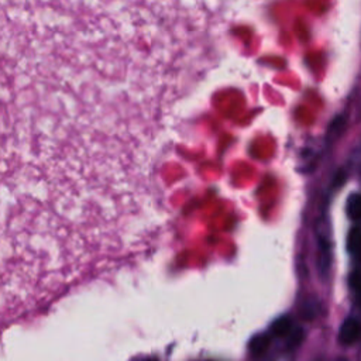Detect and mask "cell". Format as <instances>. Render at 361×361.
<instances>
[{"instance_id": "obj_1", "label": "cell", "mask_w": 361, "mask_h": 361, "mask_svg": "<svg viewBox=\"0 0 361 361\" xmlns=\"http://www.w3.org/2000/svg\"><path fill=\"white\" fill-rule=\"evenodd\" d=\"M86 192L0 102V243L65 257Z\"/></svg>"}, {"instance_id": "obj_9", "label": "cell", "mask_w": 361, "mask_h": 361, "mask_svg": "<svg viewBox=\"0 0 361 361\" xmlns=\"http://www.w3.org/2000/svg\"><path fill=\"white\" fill-rule=\"evenodd\" d=\"M348 283H350V288L354 293L361 292V269H355L350 274Z\"/></svg>"}, {"instance_id": "obj_8", "label": "cell", "mask_w": 361, "mask_h": 361, "mask_svg": "<svg viewBox=\"0 0 361 361\" xmlns=\"http://www.w3.org/2000/svg\"><path fill=\"white\" fill-rule=\"evenodd\" d=\"M319 307H320V303L316 298H306L303 300V303L300 305V316L305 319V320H312L317 316L319 313Z\"/></svg>"}, {"instance_id": "obj_11", "label": "cell", "mask_w": 361, "mask_h": 361, "mask_svg": "<svg viewBox=\"0 0 361 361\" xmlns=\"http://www.w3.org/2000/svg\"><path fill=\"white\" fill-rule=\"evenodd\" d=\"M360 172H361V169H360Z\"/></svg>"}, {"instance_id": "obj_3", "label": "cell", "mask_w": 361, "mask_h": 361, "mask_svg": "<svg viewBox=\"0 0 361 361\" xmlns=\"http://www.w3.org/2000/svg\"><path fill=\"white\" fill-rule=\"evenodd\" d=\"M361 337V322L355 317H347L338 330V341L343 345H351Z\"/></svg>"}, {"instance_id": "obj_10", "label": "cell", "mask_w": 361, "mask_h": 361, "mask_svg": "<svg viewBox=\"0 0 361 361\" xmlns=\"http://www.w3.org/2000/svg\"><path fill=\"white\" fill-rule=\"evenodd\" d=\"M354 295H355V302H357V305L361 307V292L354 293Z\"/></svg>"}, {"instance_id": "obj_5", "label": "cell", "mask_w": 361, "mask_h": 361, "mask_svg": "<svg viewBox=\"0 0 361 361\" xmlns=\"http://www.w3.org/2000/svg\"><path fill=\"white\" fill-rule=\"evenodd\" d=\"M271 340H272V336L269 331L254 336L250 341V353L255 357L264 355L271 345Z\"/></svg>"}, {"instance_id": "obj_7", "label": "cell", "mask_w": 361, "mask_h": 361, "mask_svg": "<svg viewBox=\"0 0 361 361\" xmlns=\"http://www.w3.org/2000/svg\"><path fill=\"white\" fill-rule=\"evenodd\" d=\"M345 212L353 221H361V193L355 192L347 197Z\"/></svg>"}, {"instance_id": "obj_4", "label": "cell", "mask_w": 361, "mask_h": 361, "mask_svg": "<svg viewBox=\"0 0 361 361\" xmlns=\"http://www.w3.org/2000/svg\"><path fill=\"white\" fill-rule=\"evenodd\" d=\"M293 329L295 327H293V322L290 320V317L281 316L272 322V324L269 326V333L272 337L285 338L292 333Z\"/></svg>"}, {"instance_id": "obj_6", "label": "cell", "mask_w": 361, "mask_h": 361, "mask_svg": "<svg viewBox=\"0 0 361 361\" xmlns=\"http://www.w3.org/2000/svg\"><path fill=\"white\" fill-rule=\"evenodd\" d=\"M347 250L353 258L361 259V227L360 226H354L348 231Z\"/></svg>"}, {"instance_id": "obj_2", "label": "cell", "mask_w": 361, "mask_h": 361, "mask_svg": "<svg viewBox=\"0 0 361 361\" xmlns=\"http://www.w3.org/2000/svg\"><path fill=\"white\" fill-rule=\"evenodd\" d=\"M331 264V241L326 216L317 221V267L322 275H326Z\"/></svg>"}]
</instances>
